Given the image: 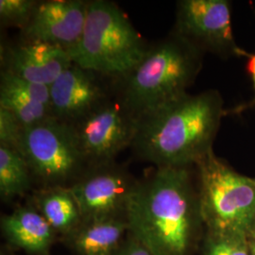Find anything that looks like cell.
<instances>
[{"label": "cell", "mask_w": 255, "mask_h": 255, "mask_svg": "<svg viewBox=\"0 0 255 255\" xmlns=\"http://www.w3.org/2000/svg\"><path fill=\"white\" fill-rule=\"evenodd\" d=\"M190 167H155L138 180L126 212L128 233L153 255H192L204 224Z\"/></svg>", "instance_id": "1"}, {"label": "cell", "mask_w": 255, "mask_h": 255, "mask_svg": "<svg viewBox=\"0 0 255 255\" xmlns=\"http://www.w3.org/2000/svg\"><path fill=\"white\" fill-rule=\"evenodd\" d=\"M225 116L227 110L219 91L187 93L138 120L130 147L155 167H190L213 149Z\"/></svg>", "instance_id": "2"}, {"label": "cell", "mask_w": 255, "mask_h": 255, "mask_svg": "<svg viewBox=\"0 0 255 255\" xmlns=\"http://www.w3.org/2000/svg\"><path fill=\"white\" fill-rule=\"evenodd\" d=\"M203 52L171 32L148 46L142 60L116 81V90L140 120L181 99L201 72Z\"/></svg>", "instance_id": "3"}, {"label": "cell", "mask_w": 255, "mask_h": 255, "mask_svg": "<svg viewBox=\"0 0 255 255\" xmlns=\"http://www.w3.org/2000/svg\"><path fill=\"white\" fill-rule=\"evenodd\" d=\"M147 48L116 3L91 0L81 41L69 55L74 64L118 81L136 66Z\"/></svg>", "instance_id": "4"}, {"label": "cell", "mask_w": 255, "mask_h": 255, "mask_svg": "<svg viewBox=\"0 0 255 255\" xmlns=\"http://www.w3.org/2000/svg\"><path fill=\"white\" fill-rule=\"evenodd\" d=\"M201 218L207 234L250 239L255 230V180L210 150L196 164Z\"/></svg>", "instance_id": "5"}, {"label": "cell", "mask_w": 255, "mask_h": 255, "mask_svg": "<svg viewBox=\"0 0 255 255\" xmlns=\"http://www.w3.org/2000/svg\"><path fill=\"white\" fill-rule=\"evenodd\" d=\"M18 151L41 187H69L89 168L73 127L54 118L24 128Z\"/></svg>", "instance_id": "6"}, {"label": "cell", "mask_w": 255, "mask_h": 255, "mask_svg": "<svg viewBox=\"0 0 255 255\" xmlns=\"http://www.w3.org/2000/svg\"><path fill=\"white\" fill-rule=\"evenodd\" d=\"M138 120L120 100L117 90L109 100L75 122V134L89 165L114 163L118 155L130 147Z\"/></svg>", "instance_id": "7"}, {"label": "cell", "mask_w": 255, "mask_h": 255, "mask_svg": "<svg viewBox=\"0 0 255 255\" xmlns=\"http://www.w3.org/2000/svg\"><path fill=\"white\" fill-rule=\"evenodd\" d=\"M173 32L199 48L222 58L250 56L237 46L228 0H181Z\"/></svg>", "instance_id": "8"}, {"label": "cell", "mask_w": 255, "mask_h": 255, "mask_svg": "<svg viewBox=\"0 0 255 255\" xmlns=\"http://www.w3.org/2000/svg\"><path fill=\"white\" fill-rule=\"evenodd\" d=\"M138 180L116 162L89 167L68 188L82 213V221L126 218L128 204Z\"/></svg>", "instance_id": "9"}, {"label": "cell", "mask_w": 255, "mask_h": 255, "mask_svg": "<svg viewBox=\"0 0 255 255\" xmlns=\"http://www.w3.org/2000/svg\"><path fill=\"white\" fill-rule=\"evenodd\" d=\"M49 90L52 118L72 125L116 94V81L73 63Z\"/></svg>", "instance_id": "10"}, {"label": "cell", "mask_w": 255, "mask_h": 255, "mask_svg": "<svg viewBox=\"0 0 255 255\" xmlns=\"http://www.w3.org/2000/svg\"><path fill=\"white\" fill-rule=\"evenodd\" d=\"M89 1H38L35 10L21 29V39L41 41L61 46L68 53L82 38Z\"/></svg>", "instance_id": "11"}, {"label": "cell", "mask_w": 255, "mask_h": 255, "mask_svg": "<svg viewBox=\"0 0 255 255\" xmlns=\"http://www.w3.org/2000/svg\"><path fill=\"white\" fill-rule=\"evenodd\" d=\"M4 70L15 77L50 86L73 61L61 46L21 39L2 55Z\"/></svg>", "instance_id": "12"}, {"label": "cell", "mask_w": 255, "mask_h": 255, "mask_svg": "<svg viewBox=\"0 0 255 255\" xmlns=\"http://www.w3.org/2000/svg\"><path fill=\"white\" fill-rule=\"evenodd\" d=\"M6 245L30 255H49L59 237L44 217L27 203L0 219Z\"/></svg>", "instance_id": "13"}, {"label": "cell", "mask_w": 255, "mask_h": 255, "mask_svg": "<svg viewBox=\"0 0 255 255\" xmlns=\"http://www.w3.org/2000/svg\"><path fill=\"white\" fill-rule=\"evenodd\" d=\"M128 234L125 217L82 221L63 239L76 255H114Z\"/></svg>", "instance_id": "14"}, {"label": "cell", "mask_w": 255, "mask_h": 255, "mask_svg": "<svg viewBox=\"0 0 255 255\" xmlns=\"http://www.w3.org/2000/svg\"><path fill=\"white\" fill-rule=\"evenodd\" d=\"M28 204L44 217L62 240L69 237L83 220L79 205L68 187H40L32 193Z\"/></svg>", "instance_id": "15"}, {"label": "cell", "mask_w": 255, "mask_h": 255, "mask_svg": "<svg viewBox=\"0 0 255 255\" xmlns=\"http://www.w3.org/2000/svg\"><path fill=\"white\" fill-rule=\"evenodd\" d=\"M34 182L25 158L18 150L0 146V196L2 201L22 197Z\"/></svg>", "instance_id": "16"}, {"label": "cell", "mask_w": 255, "mask_h": 255, "mask_svg": "<svg viewBox=\"0 0 255 255\" xmlns=\"http://www.w3.org/2000/svg\"><path fill=\"white\" fill-rule=\"evenodd\" d=\"M0 108L11 112L24 128L43 122L51 116L46 105L13 92L0 89Z\"/></svg>", "instance_id": "17"}, {"label": "cell", "mask_w": 255, "mask_h": 255, "mask_svg": "<svg viewBox=\"0 0 255 255\" xmlns=\"http://www.w3.org/2000/svg\"><path fill=\"white\" fill-rule=\"evenodd\" d=\"M203 239L202 255H251L246 237L206 233Z\"/></svg>", "instance_id": "18"}, {"label": "cell", "mask_w": 255, "mask_h": 255, "mask_svg": "<svg viewBox=\"0 0 255 255\" xmlns=\"http://www.w3.org/2000/svg\"><path fill=\"white\" fill-rule=\"evenodd\" d=\"M0 89L20 94L50 108V90L45 84L29 82L2 71Z\"/></svg>", "instance_id": "19"}, {"label": "cell", "mask_w": 255, "mask_h": 255, "mask_svg": "<svg viewBox=\"0 0 255 255\" xmlns=\"http://www.w3.org/2000/svg\"><path fill=\"white\" fill-rule=\"evenodd\" d=\"M38 1L35 0H0V20L2 25L20 27L27 26Z\"/></svg>", "instance_id": "20"}, {"label": "cell", "mask_w": 255, "mask_h": 255, "mask_svg": "<svg viewBox=\"0 0 255 255\" xmlns=\"http://www.w3.org/2000/svg\"><path fill=\"white\" fill-rule=\"evenodd\" d=\"M24 127L15 116L4 108H0V146L18 150Z\"/></svg>", "instance_id": "21"}, {"label": "cell", "mask_w": 255, "mask_h": 255, "mask_svg": "<svg viewBox=\"0 0 255 255\" xmlns=\"http://www.w3.org/2000/svg\"><path fill=\"white\" fill-rule=\"evenodd\" d=\"M114 255H153L136 237L128 234L127 237Z\"/></svg>", "instance_id": "22"}, {"label": "cell", "mask_w": 255, "mask_h": 255, "mask_svg": "<svg viewBox=\"0 0 255 255\" xmlns=\"http://www.w3.org/2000/svg\"><path fill=\"white\" fill-rule=\"evenodd\" d=\"M248 69H249V72L252 76V80L254 82V89H255V98L248 102L247 104H243V105H240L238 106L237 108L234 110L233 112L229 113V114H232V113H236V114H239L240 112L242 111H246L248 109H251L253 107L255 106V55H252L250 56V60H249V64H248ZM228 114V115H229Z\"/></svg>", "instance_id": "23"}, {"label": "cell", "mask_w": 255, "mask_h": 255, "mask_svg": "<svg viewBox=\"0 0 255 255\" xmlns=\"http://www.w3.org/2000/svg\"><path fill=\"white\" fill-rule=\"evenodd\" d=\"M0 255H15L12 253V249H10L9 246L5 245V246L1 247L0 250Z\"/></svg>", "instance_id": "24"}, {"label": "cell", "mask_w": 255, "mask_h": 255, "mask_svg": "<svg viewBox=\"0 0 255 255\" xmlns=\"http://www.w3.org/2000/svg\"><path fill=\"white\" fill-rule=\"evenodd\" d=\"M249 246L251 254H255V239H249Z\"/></svg>", "instance_id": "25"}, {"label": "cell", "mask_w": 255, "mask_h": 255, "mask_svg": "<svg viewBox=\"0 0 255 255\" xmlns=\"http://www.w3.org/2000/svg\"><path fill=\"white\" fill-rule=\"evenodd\" d=\"M250 239H255V232H254V234H253V236H252V237H251Z\"/></svg>", "instance_id": "26"}, {"label": "cell", "mask_w": 255, "mask_h": 255, "mask_svg": "<svg viewBox=\"0 0 255 255\" xmlns=\"http://www.w3.org/2000/svg\"><path fill=\"white\" fill-rule=\"evenodd\" d=\"M251 255H255V254H251Z\"/></svg>", "instance_id": "27"}, {"label": "cell", "mask_w": 255, "mask_h": 255, "mask_svg": "<svg viewBox=\"0 0 255 255\" xmlns=\"http://www.w3.org/2000/svg\"></svg>", "instance_id": "28"}]
</instances>
